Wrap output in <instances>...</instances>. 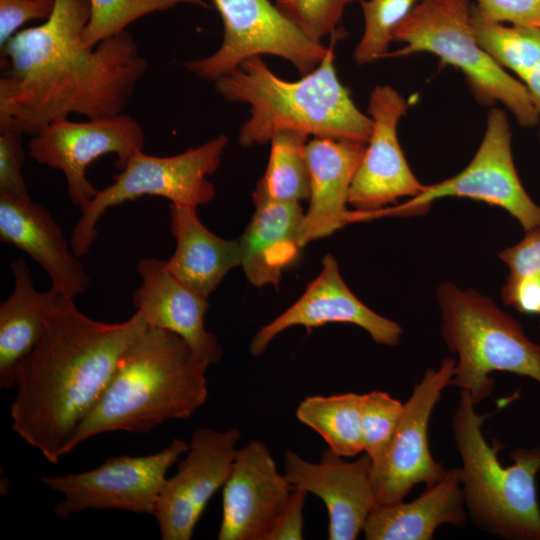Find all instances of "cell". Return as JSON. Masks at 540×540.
Here are the masks:
<instances>
[{
    "mask_svg": "<svg viewBox=\"0 0 540 540\" xmlns=\"http://www.w3.org/2000/svg\"><path fill=\"white\" fill-rule=\"evenodd\" d=\"M89 17V0H55L47 20L0 49V128L34 136L73 113H123L149 63L127 30L86 46Z\"/></svg>",
    "mask_w": 540,
    "mask_h": 540,
    "instance_id": "6da1fadb",
    "label": "cell"
},
{
    "mask_svg": "<svg viewBox=\"0 0 540 540\" xmlns=\"http://www.w3.org/2000/svg\"><path fill=\"white\" fill-rule=\"evenodd\" d=\"M147 326L137 311L122 322L94 320L59 294L39 341L17 367L13 431L57 464L121 355Z\"/></svg>",
    "mask_w": 540,
    "mask_h": 540,
    "instance_id": "7a4b0ae2",
    "label": "cell"
},
{
    "mask_svg": "<svg viewBox=\"0 0 540 540\" xmlns=\"http://www.w3.org/2000/svg\"><path fill=\"white\" fill-rule=\"evenodd\" d=\"M177 334L147 326L121 355L101 398L84 418L69 453L96 435L141 434L170 419H187L207 400L206 370Z\"/></svg>",
    "mask_w": 540,
    "mask_h": 540,
    "instance_id": "3957f363",
    "label": "cell"
},
{
    "mask_svg": "<svg viewBox=\"0 0 540 540\" xmlns=\"http://www.w3.org/2000/svg\"><path fill=\"white\" fill-rule=\"evenodd\" d=\"M340 38L331 37L324 59L298 81L281 79L260 56L214 81L226 101L249 104L250 116L239 131L242 146L265 144L283 130L367 144L372 120L355 105L334 65V44Z\"/></svg>",
    "mask_w": 540,
    "mask_h": 540,
    "instance_id": "277c9868",
    "label": "cell"
},
{
    "mask_svg": "<svg viewBox=\"0 0 540 540\" xmlns=\"http://www.w3.org/2000/svg\"><path fill=\"white\" fill-rule=\"evenodd\" d=\"M486 415L478 414L470 395L461 390L452 430L466 509L478 527L504 539L540 540L536 476L540 447L516 448L513 464L500 463L498 447L482 432Z\"/></svg>",
    "mask_w": 540,
    "mask_h": 540,
    "instance_id": "5b68a950",
    "label": "cell"
},
{
    "mask_svg": "<svg viewBox=\"0 0 540 540\" xmlns=\"http://www.w3.org/2000/svg\"><path fill=\"white\" fill-rule=\"evenodd\" d=\"M437 299L442 337L458 358L451 384L466 391L475 405L492 394L493 372L540 383V345L489 297L447 282L438 287Z\"/></svg>",
    "mask_w": 540,
    "mask_h": 540,
    "instance_id": "8992f818",
    "label": "cell"
},
{
    "mask_svg": "<svg viewBox=\"0 0 540 540\" xmlns=\"http://www.w3.org/2000/svg\"><path fill=\"white\" fill-rule=\"evenodd\" d=\"M470 0H424L393 31L403 46L385 57L430 53L459 69L476 99L501 103L523 127L539 124L524 84L498 65L478 44L471 27Z\"/></svg>",
    "mask_w": 540,
    "mask_h": 540,
    "instance_id": "52a82bcc",
    "label": "cell"
},
{
    "mask_svg": "<svg viewBox=\"0 0 540 540\" xmlns=\"http://www.w3.org/2000/svg\"><path fill=\"white\" fill-rule=\"evenodd\" d=\"M228 143L219 135L202 145L172 156H154L143 150L135 153L113 183L98 190L83 206L72 230L70 244L76 256L86 255L98 236L96 225L107 209L142 196L166 198L172 204L198 207L215 197V187L207 179L221 163Z\"/></svg>",
    "mask_w": 540,
    "mask_h": 540,
    "instance_id": "ba28073f",
    "label": "cell"
},
{
    "mask_svg": "<svg viewBox=\"0 0 540 540\" xmlns=\"http://www.w3.org/2000/svg\"><path fill=\"white\" fill-rule=\"evenodd\" d=\"M468 198L507 211L524 231L540 228V204L529 196L518 176L512 132L506 113L490 110L484 136L469 164L458 174L424 189L405 203L385 208L384 215L422 214L442 198Z\"/></svg>",
    "mask_w": 540,
    "mask_h": 540,
    "instance_id": "9c48e42d",
    "label": "cell"
},
{
    "mask_svg": "<svg viewBox=\"0 0 540 540\" xmlns=\"http://www.w3.org/2000/svg\"><path fill=\"white\" fill-rule=\"evenodd\" d=\"M224 26L220 47L210 56L183 66L197 77L216 81L244 60L274 55L289 61L304 76L324 59L328 47L306 37L269 0H212Z\"/></svg>",
    "mask_w": 540,
    "mask_h": 540,
    "instance_id": "30bf717a",
    "label": "cell"
},
{
    "mask_svg": "<svg viewBox=\"0 0 540 540\" xmlns=\"http://www.w3.org/2000/svg\"><path fill=\"white\" fill-rule=\"evenodd\" d=\"M189 443L174 439L161 451L107 458L99 467L80 473L42 476L41 482L62 494L54 508L62 519L84 510H125L153 515L168 469L186 454Z\"/></svg>",
    "mask_w": 540,
    "mask_h": 540,
    "instance_id": "8fae6325",
    "label": "cell"
},
{
    "mask_svg": "<svg viewBox=\"0 0 540 540\" xmlns=\"http://www.w3.org/2000/svg\"><path fill=\"white\" fill-rule=\"evenodd\" d=\"M141 125L124 113L72 121H51L29 143V156L41 165L60 170L66 179L72 203L80 209L90 202L97 189L86 177L87 168L96 159L115 155V167L122 170L128 160L143 150Z\"/></svg>",
    "mask_w": 540,
    "mask_h": 540,
    "instance_id": "7c38bea8",
    "label": "cell"
},
{
    "mask_svg": "<svg viewBox=\"0 0 540 540\" xmlns=\"http://www.w3.org/2000/svg\"><path fill=\"white\" fill-rule=\"evenodd\" d=\"M455 366L456 360L447 357L438 369H427L404 403L385 457L372 469L377 505L403 501L413 486L432 485L446 474L430 452L428 425L443 390L451 384Z\"/></svg>",
    "mask_w": 540,
    "mask_h": 540,
    "instance_id": "4fadbf2b",
    "label": "cell"
},
{
    "mask_svg": "<svg viewBox=\"0 0 540 540\" xmlns=\"http://www.w3.org/2000/svg\"><path fill=\"white\" fill-rule=\"evenodd\" d=\"M409 102L390 85H377L370 94L368 115L372 131L353 177L348 203L360 221L376 218L399 198L417 196L425 187L413 174L397 135Z\"/></svg>",
    "mask_w": 540,
    "mask_h": 540,
    "instance_id": "5bb4252c",
    "label": "cell"
},
{
    "mask_svg": "<svg viewBox=\"0 0 540 540\" xmlns=\"http://www.w3.org/2000/svg\"><path fill=\"white\" fill-rule=\"evenodd\" d=\"M241 438L238 429L200 428L186 457L166 478L153 513L163 540H190L210 498L223 488Z\"/></svg>",
    "mask_w": 540,
    "mask_h": 540,
    "instance_id": "9a60e30c",
    "label": "cell"
},
{
    "mask_svg": "<svg viewBox=\"0 0 540 540\" xmlns=\"http://www.w3.org/2000/svg\"><path fill=\"white\" fill-rule=\"evenodd\" d=\"M269 448L251 440L237 449L223 486L219 540H265L292 491Z\"/></svg>",
    "mask_w": 540,
    "mask_h": 540,
    "instance_id": "2e32d148",
    "label": "cell"
},
{
    "mask_svg": "<svg viewBox=\"0 0 540 540\" xmlns=\"http://www.w3.org/2000/svg\"><path fill=\"white\" fill-rule=\"evenodd\" d=\"M284 463V474L292 487L304 489L325 503L328 539H356L377 506L370 458L365 454L348 462L326 448L320 462L313 463L288 449Z\"/></svg>",
    "mask_w": 540,
    "mask_h": 540,
    "instance_id": "e0dca14e",
    "label": "cell"
},
{
    "mask_svg": "<svg viewBox=\"0 0 540 540\" xmlns=\"http://www.w3.org/2000/svg\"><path fill=\"white\" fill-rule=\"evenodd\" d=\"M328 323H351L364 329L380 345L395 346L402 329L360 301L344 282L336 259L326 254L322 270L301 297L282 314L260 328L250 343V353L261 355L270 342L284 330L303 326L310 331Z\"/></svg>",
    "mask_w": 540,
    "mask_h": 540,
    "instance_id": "ac0fdd59",
    "label": "cell"
},
{
    "mask_svg": "<svg viewBox=\"0 0 540 540\" xmlns=\"http://www.w3.org/2000/svg\"><path fill=\"white\" fill-rule=\"evenodd\" d=\"M137 272L142 281L134 291L132 302L147 325L177 334L198 358L209 364L219 362L222 346L205 327V315L210 307L207 297L179 280L167 261L143 258L137 264Z\"/></svg>",
    "mask_w": 540,
    "mask_h": 540,
    "instance_id": "d6986e66",
    "label": "cell"
},
{
    "mask_svg": "<svg viewBox=\"0 0 540 540\" xmlns=\"http://www.w3.org/2000/svg\"><path fill=\"white\" fill-rule=\"evenodd\" d=\"M0 239L37 262L59 294L75 298L86 292L90 277L45 207L0 196Z\"/></svg>",
    "mask_w": 540,
    "mask_h": 540,
    "instance_id": "ffe728a7",
    "label": "cell"
},
{
    "mask_svg": "<svg viewBox=\"0 0 540 540\" xmlns=\"http://www.w3.org/2000/svg\"><path fill=\"white\" fill-rule=\"evenodd\" d=\"M365 148V143L350 140L321 137L308 140L310 197L301 230L303 247L356 222L357 211L348 210L347 205L350 186Z\"/></svg>",
    "mask_w": 540,
    "mask_h": 540,
    "instance_id": "44dd1931",
    "label": "cell"
},
{
    "mask_svg": "<svg viewBox=\"0 0 540 540\" xmlns=\"http://www.w3.org/2000/svg\"><path fill=\"white\" fill-rule=\"evenodd\" d=\"M254 213L238 238L243 272L255 287L276 289L282 271L299 258L304 213L299 202H282L255 188Z\"/></svg>",
    "mask_w": 540,
    "mask_h": 540,
    "instance_id": "7402d4cb",
    "label": "cell"
},
{
    "mask_svg": "<svg viewBox=\"0 0 540 540\" xmlns=\"http://www.w3.org/2000/svg\"><path fill=\"white\" fill-rule=\"evenodd\" d=\"M466 505L459 467L447 470L416 499L377 505L363 532L367 540H429L442 524L463 527Z\"/></svg>",
    "mask_w": 540,
    "mask_h": 540,
    "instance_id": "603a6c76",
    "label": "cell"
},
{
    "mask_svg": "<svg viewBox=\"0 0 540 540\" xmlns=\"http://www.w3.org/2000/svg\"><path fill=\"white\" fill-rule=\"evenodd\" d=\"M170 222L176 249L167 265L179 280L208 298L226 274L240 266L239 241L212 233L194 206L171 203Z\"/></svg>",
    "mask_w": 540,
    "mask_h": 540,
    "instance_id": "cb8c5ba5",
    "label": "cell"
},
{
    "mask_svg": "<svg viewBox=\"0 0 540 540\" xmlns=\"http://www.w3.org/2000/svg\"><path fill=\"white\" fill-rule=\"evenodd\" d=\"M14 287L0 305V386L15 387L19 363L39 341L59 295L53 288L45 292L34 286L23 259L11 263Z\"/></svg>",
    "mask_w": 540,
    "mask_h": 540,
    "instance_id": "d4e9b609",
    "label": "cell"
},
{
    "mask_svg": "<svg viewBox=\"0 0 540 540\" xmlns=\"http://www.w3.org/2000/svg\"><path fill=\"white\" fill-rule=\"evenodd\" d=\"M363 394L347 392L308 396L297 407L296 417L317 432L328 448L341 457L363 452L361 410Z\"/></svg>",
    "mask_w": 540,
    "mask_h": 540,
    "instance_id": "484cf974",
    "label": "cell"
},
{
    "mask_svg": "<svg viewBox=\"0 0 540 540\" xmlns=\"http://www.w3.org/2000/svg\"><path fill=\"white\" fill-rule=\"evenodd\" d=\"M264 175L256 189L282 202H300L310 197V170L306 153L308 136L293 130L275 133Z\"/></svg>",
    "mask_w": 540,
    "mask_h": 540,
    "instance_id": "4316f807",
    "label": "cell"
},
{
    "mask_svg": "<svg viewBox=\"0 0 540 540\" xmlns=\"http://www.w3.org/2000/svg\"><path fill=\"white\" fill-rule=\"evenodd\" d=\"M471 27L482 49L521 82L540 61L539 28L493 21L475 3L471 8Z\"/></svg>",
    "mask_w": 540,
    "mask_h": 540,
    "instance_id": "83f0119b",
    "label": "cell"
},
{
    "mask_svg": "<svg viewBox=\"0 0 540 540\" xmlns=\"http://www.w3.org/2000/svg\"><path fill=\"white\" fill-rule=\"evenodd\" d=\"M89 3L90 17L83 34L88 47L126 31L131 23L148 14L179 4L208 7L204 0H89Z\"/></svg>",
    "mask_w": 540,
    "mask_h": 540,
    "instance_id": "f1b7e54d",
    "label": "cell"
},
{
    "mask_svg": "<svg viewBox=\"0 0 540 540\" xmlns=\"http://www.w3.org/2000/svg\"><path fill=\"white\" fill-rule=\"evenodd\" d=\"M364 16V31L354 49L359 65L385 58L393 41V31L412 8L424 0H359Z\"/></svg>",
    "mask_w": 540,
    "mask_h": 540,
    "instance_id": "f546056e",
    "label": "cell"
},
{
    "mask_svg": "<svg viewBox=\"0 0 540 540\" xmlns=\"http://www.w3.org/2000/svg\"><path fill=\"white\" fill-rule=\"evenodd\" d=\"M404 403L384 391L363 394L361 434L372 469L383 461L403 412Z\"/></svg>",
    "mask_w": 540,
    "mask_h": 540,
    "instance_id": "4dcf8cb0",
    "label": "cell"
},
{
    "mask_svg": "<svg viewBox=\"0 0 540 540\" xmlns=\"http://www.w3.org/2000/svg\"><path fill=\"white\" fill-rule=\"evenodd\" d=\"M354 1L274 0V4L306 37L321 43L326 35L343 36V29H340L343 13Z\"/></svg>",
    "mask_w": 540,
    "mask_h": 540,
    "instance_id": "1f68e13d",
    "label": "cell"
},
{
    "mask_svg": "<svg viewBox=\"0 0 540 540\" xmlns=\"http://www.w3.org/2000/svg\"><path fill=\"white\" fill-rule=\"evenodd\" d=\"M22 135L10 128H0V196L30 200L22 175L26 156Z\"/></svg>",
    "mask_w": 540,
    "mask_h": 540,
    "instance_id": "d6a6232c",
    "label": "cell"
},
{
    "mask_svg": "<svg viewBox=\"0 0 540 540\" xmlns=\"http://www.w3.org/2000/svg\"><path fill=\"white\" fill-rule=\"evenodd\" d=\"M55 0H0V49L28 22L45 21Z\"/></svg>",
    "mask_w": 540,
    "mask_h": 540,
    "instance_id": "836d02e7",
    "label": "cell"
},
{
    "mask_svg": "<svg viewBox=\"0 0 540 540\" xmlns=\"http://www.w3.org/2000/svg\"><path fill=\"white\" fill-rule=\"evenodd\" d=\"M498 256L509 269L507 282L540 276V228L525 231L522 240L503 249Z\"/></svg>",
    "mask_w": 540,
    "mask_h": 540,
    "instance_id": "e575fe53",
    "label": "cell"
},
{
    "mask_svg": "<svg viewBox=\"0 0 540 540\" xmlns=\"http://www.w3.org/2000/svg\"><path fill=\"white\" fill-rule=\"evenodd\" d=\"M487 18L506 24L540 29V0H475Z\"/></svg>",
    "mask_w": 540,
    "mask_h": 540,
    "instance_id": "d590c367",
    "label": "cell"
},
{
    "mask_svg": "<svg viewBox=\"0 0 540 540\" xmlns=\"http://www.w3.org/2000/svg\"><path fill=\"white\" fill-rule=\"evenodd\" d=\"M307 491L293 487L265 540L303 539V508Z\"/></svg>",
    "mask_w": 540,
    "mask_h": 540,
    "instance_id": "8d00e7d4",
    "label": "cell"
},
{
    "mask_svg": "<svg viewBox=\"0 0 540 540\" xmlns=\"http://www.w3.org/2000/svg\"><path fill=\"white\" fill-rule=\"evenodd\" d=\"M501 298L520 313L540 316V276L505 281Z\"/></svg>",
    "mask_w": 540,
    "mask_h": 540,
    "instance_id": "74e56055",
    "label": "cell"
},
{
    "mask_svg": "<svg viewBox=\"0 0 540 540\" xmlns=\"http://www.w3.org/2000/svg\"><path fill=\"white\" fill-rule=\"evenodd\" d=\"M527 89V92L530 96L532 104L535 108V111L538 116L539 127H540V61L537 65L531 70L527 77L522 82ZM539 137H540V128H539Z\"/></svg>",
    "mask_w": 540,
    "mask_h": 540,
    "instance_id": "f35d334b",
    "label": "cell"
},
{
    "mask_svg": "<svg viewBox=\"0 0 540 540\" xmlns=\"http://www.w3.org/2000/svg\"><path fill=\"white\" fill-rule=\"evenodd\" d=\"M539 330H540V325H539Z\"/></svg>",
    "mask_w": 540,
    "mask_h": 540,
    "instance_id": "ab89813d",
    "label": "cell"
}]
</instances>
